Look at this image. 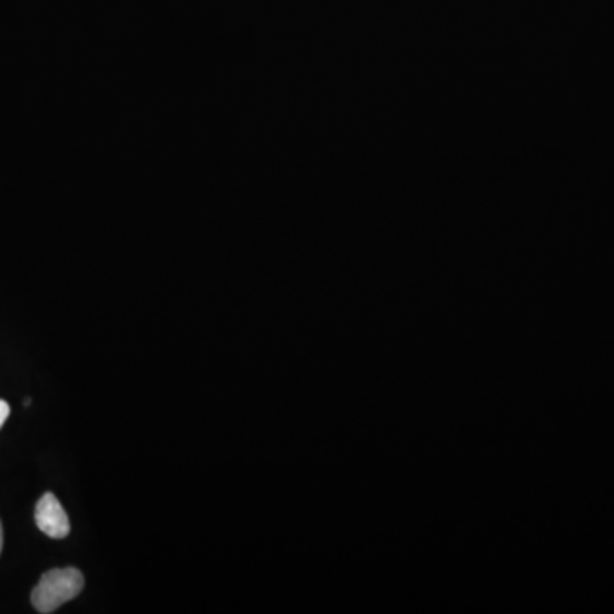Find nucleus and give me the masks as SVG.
<instances>
[{
    "label": "nucleus",
    "mask_w": 614,
    "mask_h": 614,
    "mask_svg": "<svg viewBox=\"0 0 614 614\" xmlns=\"http://www.w3.org/2000/svg\"><path fill=\"white\" fill-rule=\"evenodd\" d=\"M84 589V576L78 568H54L43 574L33 589L32 603L38 613L48 614L78 598Z\"/></svg>",
    "instance_id": "f257e3e1"
},
{
    "label": "nucleus",
    "mask_w": 614,
    "mask_h": 614,
    "mask_svg": "<svg viewBox=\"0 0 614 614\" xmlns=\"http://www.w3.org/2000/svg\"><path fill=\"white\" fill-rule=\"evenodd\" d=\"M35 521L38 530L54 540L69 536L70 521L62 503L58 502L54 494H45L36 503Z\"/></svg>",
    "instance_id": "f03ea898"
},
{
    "label": "nucleus",
    "mask_w": 614,
    "mask_h": 614,
    "mask_svg": "<svg viewBox=\"0 0 614 614\" xmlns=\"http://www.w3.org/2000/svg\"><path fill=\"white\" fill-rule=\"evenodd\" d=\"M9 415H11V406H9V403H5L4 399H0V429L4 426Z\"/></svg>",
    "instance_id": "7ed1b4c3"
},
{
    "label": "nucleus",
    "mask_w": 614,
    "mask_h": 614,
    "mask_svg": "<svg viewBox=\"0 0 614 614\" xmlns=\"http://www.w3.org/2000/svg\"><path fill=\"white\" fill-rule=\"evenodd\" d=\"M2 545H4V533H2V524H0V553H2Z\"/></svg>",
    "instance_id": "20e7f679"
}]
</instances>
